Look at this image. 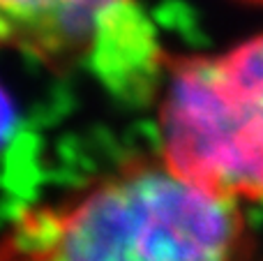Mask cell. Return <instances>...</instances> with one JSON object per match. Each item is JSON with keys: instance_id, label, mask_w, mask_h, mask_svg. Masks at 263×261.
Listing matches in <instances>:
<instances>
[{"instance_id": "1", "label": "cell", "mask_w": 263, "mask_h": 261, "mask_svg": "<svg viewBox=\"0 0 263 261\" xmlns=\"http://www.w3.org/2000/svg\"><path fill=\"white\" fill-rule=\"evenodd\" d=\"M242 203L132 157L0 229V261H247Z\"/></svg>"}, {"instance_id": "2", "label": "cell", "mask_w": 263, "mask_h": 261, "mask_svg": "<svg viewBox=\"0 0 263 261\" xmlns=\"http://www.w3.org/2000/svg\"><path fill=\"white\" fill-rule=\"evenodd\" d=\"M155 100L157 157L173 174L238 203L263 201V32L166 53Z\"/></svg>"}, {"instance_id": "3", "label": "cell", "mask_w": 263, "mask_h": 261, "mask_svg": "<svg viewBox=\"0 0 263 261\" xmlns=\"http://www.w3.org/2000/svg\"><path fill=\"white\" fill-rule=\"evenodd\" d=\"M136 0H0V53L53 72L88 65L111 16Z\"/></svg>"}, {"instance_id": "4", "label": "cell", "mask_w": 263, "mask_h": 261, "mask_svg": "<svg viewBox=\"0 0 263 261\" xmlns=\"http://www.w3.org/2000/svg\"><path fill=\"white\" fill-rule=\"evenodd\" d=\"M14 127H16V109H14V102L7 95V90L0 86V151L7 146L9 137L14 134Z\"/></svg>"}, {"instance_id": "5", "label": "cell", "mask_w": 263, "mask_h": 261, "mask_svg": "<svg viewBox=\"0 0 263 261\" xmlns=\"http://www.w3.org/2000/svg\"><path fill=\"white\" fill-rule=\"evenodd\" d=\"M238 3H247V5H263V0H238Z\"/></svg>"}]
</instances>
